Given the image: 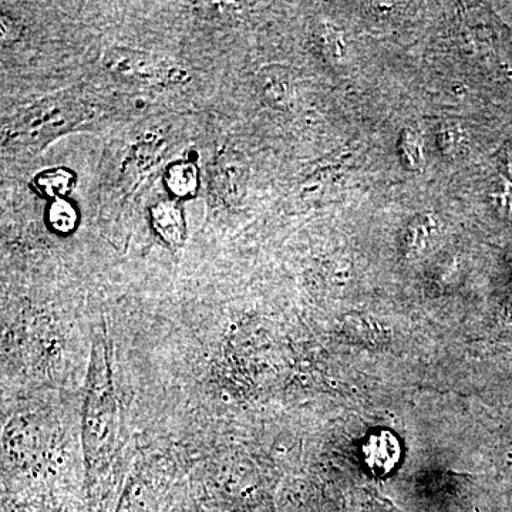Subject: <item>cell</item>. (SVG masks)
<instances>
[{
    "mask_svg": "<svg viewBox=\"0 0 512 512\" xmlns=\"http://www.w3.org/2000/svg\"><path fill=\"white\" fill-rule=\"evenodd\" d=\"M119 426L120 406L111 369L110 348L104 336H96L90 350L82 417L84 467L90 484L110 466Z\"/></svg>",
    "mask_w": 512,
    "mask_h": 512,
    "instance_id": "6da1fadb",
    "label": "cell"
},
{
    "mask_svg": "<svg viewBox=\"0 0 512 512\" xmlns=\"http://www.w3.org/2000/svg\"><path fill=\"white\" fill-rule=\"evenodd\" d=\"M101 62L121 79L147 86L181 84L188 79V73L173 60L130 47H110L104 52Z\"/></svg>",
    "mask_w": 512,
    "mask_h": 512,
    "instance_id": "7a4b0ae2",
    "label": "cell"
},
{
    "mask_svg": "<svg viewBox=\"0 0 512 512\" xmlns=\"http://www.w3.org/2000/svg\"><path fill=\"white\" fill-rule=\"evenodd\" d=\"M49 451V434L36 416H20L3 431V460L16 470L42 466Z\"/></svg>",
    "mask_w": 512,
    "mask_h": 512,
    "instance_id": "3957f363",
    "label": "cell"
},
{
    "mask_svg": "<svg viewBox=\"0 0 512 512\" xmlns=\"http://www.w3.org/2000/svg\"><path fill=\"white\" fill-rule=\"evenodd\" d=\"M212 191L227 207H237L244 200L248 185V164L232 148H222L212 165Z\"/></svg>",
    "mask_w": 512,
    "mask_h": 512,
    "instance_id": "277c9868",
    "label": "cell"
},
{
    "mask_svg": "<svg viewBox=\"0 0 512 512\" xmlns=\"http://www.w3.org/2000/svg\"><path fill=\"white\" fill-rule=\"evenodd\" d=\"M74 114L70 107L57 101H45L32 107L20 117L13 134L25 138L52 136V133L74 123Z\"/></svg>",
    "mask_w": 512,
    "mask_h": 512,
    "instance_id": "5b68a950",
    "label": "cell"
},
{
    "mask_svg": "<svg viewBox=\"0 0 512 512\" xmlns=\"http://www.w3.org/2000/svg\"><path fill=\"white\" fill-rule=\"evenodd\" d=\"M150 218L154 231L168 247L174 249L183 247L187 238V224H185L183 207L177 201L156 202L151 207Z\"/></svg>",
    "mask_w": 512,
    "mask_h": 512,
    "instance_id": "8992f818",
    "label": "cell"
},
{
    "mask_svg": "<svg viewBox=\"0 0 512 512\" xmlns=\"http://www.w3.org/2000/svg\"><path fill=\"white\" fill-rule=\"evenodd\" d=\"M258 89L269 106L289 109L296 97L291 70L284 66H266L258 73Z\"/></svg>",
    "mask_w": 512,
    "mask_h": 512,
    "instance_id": "52a82bcc",
    "label": "cell"
},
{
    "mask_svg": "<svg viewBox=\"0 0 512 512\" xmlns=\"http://www.w3.org/2000/svg\"><path fill=\"white\" fill-rule=\"evenodd\" d=\"M164 183L178 200L192 198L200 187V171L191 161H175L165 171Z\"/></svg>",
    "mask_w": 512,
    "mask_h": 512,
    "instance_id": "ba28073f",
    "label": "cell"
},
{
    "mask_svg": "<svg viewBox=\"0 0 512 512\" xmlns=\"http://www.w3.org/2000/svg\"><path fill=\"white\" fill-rule=\"evenodd\" d=\"M156 495L141 477H130L116 512H157Z\"/></svg>",
    "mask_w": 512,
    "mask_h": 512,
    "instance_id": "9c48e42d",
    "label": "cell"
},
{
    "mask_svg": "<svg viewBox=\"0 0 512 512\" xmlns=\"http://www.w3.org/2000/svg\"><path fill=\"white\" fill-rule=\"evenodd\" d=\"M367 464L375 473H387L399 460V444L389 433L373 436L365 447Z\"/></svg>",
    "mask_w": 512,
    "mask_h": 512,
    "instance_id": "30bf717a",
    "label": "cell"
},
{
    "mask_svg": "<svg viewBox=\"0 0 512 512\" xmlns=\"http://www.w3.org/2000/svg\"><path fill=\"white\" fill-rule=\"evenodd\" d=\"M76 183V175L69 168L55 167L36 174L35 185L40 194L52 200H62Z\"/></svg>",
    "mask_w": 512,
    "mask_h": 512,
    "instance_id": "8fae6325",
    "label": "cell"
},
{
    "mask_svg": "<svg viewBox=\"0 0 512 512\" xmlns=\"http://www.w3.org/2000/svg\"><path fill=\"white\" fill-rule=\"evenodd\" d=\"M47 220H49L50 227L57 234L67 235L77 228L79 222V214L72 202L67 200H56L52 202L47 212Z\"/></svg>",
    "mask_w": 512,
    "mask_h": 512,
    "instance_id": "7c38bea8",
    "label": "cell"
},
{
    "mask_svg": "<svg viewBox=\"0 0 512 512\" xmlns=\"http://www.w3.org/2000/svg\"><path fill=\"white\" fill-rule=\"evenodd\" d=\"M400 153H402L400 156L403 158L404 167L413 171L423 167V148H421L419 134L412 130L404 131L402 140H400Z\"/></svg>",
    "mask_w": 512,
    "mask_h": 512,
    "instance_id": "4fadbf2b",
    "label": "cell"
},
{
    "mask_svg": "<svg viewBox=\"0 0 512 512\" xmlns=\"http://www.w3.org/2000/svg\"><path fill=\"white\" fill-rule=\"evenodd\" d=\"M319 39L320 46L325 50L329 59H342L343 53H345V43H343L342 33L339 30L330 28V26H323Z\"/></svg>",
    "mask_w": 512,
    "mask_h": 512,
    "instance_id": "5bb4252c",
    "label": "cell"
},
{
    "mask_svg": "<svg viewBox=\"0 0 512 512\" xmlns=\"http://www.w3.org/2000/svg\"><path fill=\"white\" fill-rule=\"evenodd\" d=\"M464 144V137L461 130L454 126L441 128L439 133V147L444 156L454 157L460 153Z\"/></svg>",
    "mask_w": 512,
    "mask_h": 512,
    "instance_id": "9a60e30c",
    "label": "cell"
},
{
    "mask_svg": "<svg viewBox=\"0 0 512 512\" xmlns=\"http://www.w3.org/2000/svg\"><path fill=\"white\" fill-rule=\"evenodd\" d=\"M0 32H2L3 46H9L10 43L16 42L19 35L18 22H15L9 15H2L0 19Z\"/></svg>",
    "mask_w": 512,
    "mask_h": 512,
    "instance_id": "2e32d148",
    "label": "cell"
}]
</instances>
